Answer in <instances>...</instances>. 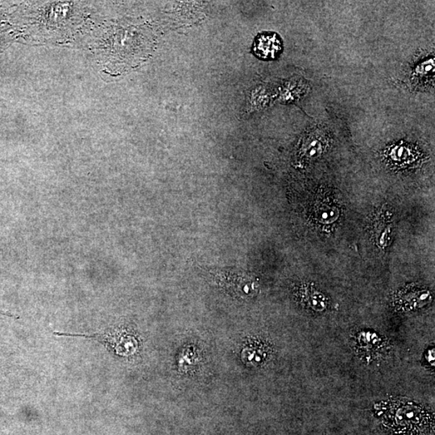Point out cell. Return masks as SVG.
Masks as SVG:
<instances>
[{"label": "cell", "mask_w": 435, "mask_h": 435, "mask_svg": "<svg viewBox=\"0 0 435 435\" xmlns=\"http://www.w3.org/2000/svg\"><path fill=\"white\" fill-rule=\"evenodd\" d=\"M383 423L398 435H427L432 419L421 405L402 400H392L378 405Z\"/></svg>", "instance_id": "1"}, {"label": "cell", "mask_w": 435, "mask_h": 435, "mask_svg": "<svg viewBox=\"0 0 435 435\" xmlns=\"http://www.w3.org/2000/svg\"><path fill=\"white\" fill-rule=\"evenodd\" d=\"M53 334L55 336L94 339L105 345L111 352L121 355H130L134 353L138 345L134 336L121 329H108L103 332L94 334H72L58 332V331H55Z\"/></svg>", "instance_id": "2"}, {"label": "cell", "mask_w": 435, "mask_h": 435, "mask_svg": "<svg viewBox=\"0 0 435 435\" xmlns=\"http://www.w3.org/2000/svg\"><path fill=\"white\" fill-rule=\"evenodd\" d=\"M281 49L283 44L275 33H262L255 39L254 51L257 57L265 60L276 58Z\"/></svg>", "instance_id": "3"}, {"label": "cell", "mask_w": 435, "mask_h": 435, "mask_svg": "<svg viewBox=\"0 0 435 435\" xmlns=\"http://www.w3.org/2000/svg\"><path fill=\"white\" fill-rule=\"evenodd\" d=\"M310 91L308 82L303 78L294 77L285 81L279 89L278 100L281 103H294L303 98Z\"/></svg>", "instance_id": "4"}, {"label": "cell", "mask_w": 435, "mask_h": 435, "mask_svg": "<svg viewBox=\"0 0 435 435\" xmlns=\"http://www.w3.org/2000/svg\"><path fill=\"white\" fill-rule=\"evenodd\" d=\"M273 97V91L265 84L254 87L247 95L245 114L262 110L269 105Z\"/></svg>", "instance_id": "5"}, {"label": "cell", "mask_w": 435, "mask_h": 435, "mask_svg": "<svg viewBox=\"0 0 435 435\" xmlns=\"http://www.w3.org/2000/svg\"><path fill=\"white\" fill-rule=\"evenodd\" d=\"M429 298V292L426 290L405 291L400 295L398 303L402 308L409 310L426 304Z\"/></svg>", "instance_id": "6"}, {"label": "cell", "mask_w": 435, "mask_h": 435, "mask_svg": "<svg viewBox=\"0 0 435 435\" xmlns=\"http://www.w3.org/2000/svg\"><path fill=\"white\" fill-rule=\"evenodd\" d=\"M305 153L308 157H314L323 150L324 136L319 131L312 132L306 138Z\"/></svg>", "instance_id": "7"}, {"label": "cell", "mask_w": 435, "mask_h": 435, "mask_svg": "<svg viewBox=\"0 0 435 435\" xmlns=\"http://www.w3.org/2000/svg\"><path fill=\"white\" fill-rule=\"evenodd\" d=\"M358 344L357 346H359V348H363L365 350V352H375V350H378L379 348H382V339L380 340V339L378 337L375 338L374 339V341H373V342H369V341H368V342H365L364 340H363L362 338L358 337Z\"/></svg>", "instance_id": "8"}, {"label": "cell", "mask_w": 435, "mask_h": 435, "mask_svg": "<svg viewBox=\"0 0 435 435\" xmlns=\"http://www.w3.org/2000/svg\"><path fill=\"white\" fill-rule=\"evenodd\" d=\"M0 315L8 316V317H11L17 319H19V316L14 315L11 313L6 312V311H3L1 310H0Z\"/></svg>", "instance_id": "9"}]
</instances>
